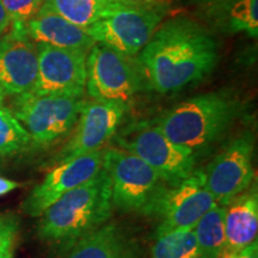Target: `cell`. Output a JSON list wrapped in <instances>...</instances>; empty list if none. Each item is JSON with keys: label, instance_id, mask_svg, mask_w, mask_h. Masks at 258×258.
<instances>
[{"label": "cell", "instance_id": "1", "mask_svg": "<svg viewBox=\"0 0 258 258\" xmlns=\"http://www.w3.org/2000/svg\"><path fill=\"white\" fill-rule=\"evenodd\" d=\"M218 59L212 35L191 19L178 17L158 27L139 53L138 63L151 88L170 93L208 76Z\"/></svg>", "mask_w": 258, "mask_h": 258}, {"label": "cell", "instance_id": "2", "mask_svg": "<svg viewBox=\"0 0 258 258\" xmlns=\"http://www.w3.org/2000/svg\"><path fill=\"white\" fill-rule=\"evenodd\" d=\"M110 182L103 167L92 179L77 186L42 213L37 224L41 240L69 249L111 217Z\"/></svg>", "mask_w": 258, "mask_h": 258}, {"label": "cell", "instance_id": "3", "mask_svg": "<svg viewBox=\"0 0 258 258\" xmlns=\"http://www.w3.org/2000/svg\"><path fill=\"white\" fill-rule=\"evenodd\" d=\"M240 112L235 97L208 92L178 103L152 123L171 141L196 153L224 137Z\"/></svg>", "mask_w": 258, "mask_h": 258}, {"label": "cell", "instance_id": "4", "mask_svg": "<svg viewBox=\"0 0 258 258\" xmlns=\"http://www.w3.org/2000/svg\"><path fill=\"white\" fill-rule=\"evenodd\" d=\"M103 170L110 182L114 208L150 217L157 200L169 185L152 167L121 147L103 150Z\"/></svg>", "mask_w": 258, "mask_h": 258}, {"label": "cell", "instance_id": "5", "mask_svg": "<svg viewBox=\"0 0 258 258\" xmlns=\"http://www.w3.org/2000/svg\"><path fill=\"white\" fill-rule=\"evenodd\" d=\"M165 14L166 4L137 5L120 2L86 31L96 43L135 57L156 32Z\"/></svg>", "mask_w": 258, "mask_h": 258}, {"label": "cell", "instance_id": "6", "mask_svg": "<svg viewBox=\"0 0 258 258\" xmlns=\"http://www.w3.org/2000/svg\"><path fill=\"white\" fill-rule=\"evenodd\" d=\"M115 140L121 148L152 167L169 185L180 182L196 170V153L171 141L152 122L128 125L115 134Z\"/></svg>", "mask_w": 258, "mask_h": 258}, {"label": "cell", "instance_id": "7", "mask_svg": "<svg viewBox=\"0 0 258 258\" xmlns=\"http://www.w3.org/2000/svg\"><path fill=\"white\" fill-rule=\"evenodd\" d=\"M84 99L67 96H16L12 112L31 138V143L46 147L64 137L74 127Z\"/></svg>", "mask_w": 258, "mask_h": 258}, {"label": "cell", "instance_id": "8", "mask_svg": "<svg viewBox=\"0 0 258 258\" xmlns=\"http://www.w3.org/2000/svg\"><path fill=\"white\" fill-rule=\"evenodd\" d=\"M141 72L134 57L95 43L86 56L85 90L92 99L128 106L141 86Z\"/></svg>", "mask_w": 258, "mask_h": 258}, {"label": "cell", "instance_id": "9", "mask_svg": "<svg viewBox=\"0 0 258 258\" xmlns=\"http://www.w3.org/2000/svg\"><path fill=\"white\" fill-rule=\"evenodd\" d=\"M218 205L205 184L203 170L173 185H167L157 200L150 217L159 220L156 235L173 231H192L200 219Z\"/></svg>", "mask_w": 258, "mask_h": 258}, {"label": "cell", "instance_id": "10", "mask_svg": "<svg viewBox=\"0 0 258 258\" xmlns=\"http://www.w3.org/2000/svg\"><path fill=\"white\" fill-rule=\"evenodd\" d=\"M253 137L246 132L226 145L203 170L205 184L218 205H227L253 184Z\"/></svg>", "mask_w": 258, "mask_h": 258}, {"label": "cell", "instance_id": "11", "mask_svg": "<svg viewBox=\"0 0 258 258\" xmlns=\"http://www.w3.org/2000/svg\"><path fill=\"white\" fill-rule=\"evenodd\" d=\"M127 109L121 103L84 99L73 134L54 158V165L103 150L117 133Z\"/></svg>", "mask_w": 258, "mask_h": 258}, {"label": "cell", "instance_id": "12", "mask_svg": "<svg viewBox=\"0 0 258 258\" xmlns=\"http://www.w3.org/2000/svg\"><path fill=\"white\" fill-rule=\"evenodd\" d=\"M37 78L30 92L83 98L86 86L88 53L47 44H37Z\"/></svg>", "mask_w": 258, "mask_h": 258}, {"label": "cell", "instance_id": "13", "mask_svg": "<svg viewBox=\"0 0 258 258\" xmlns=\"http://www.w3.org/2000/svg\"><path fill=\"white\" fill-rule=\"evenodd\" d=\"M102 165L103 150L56 164L24 200L22 211L29 217H41L61 196L92 179L101 171Z\"/></svg>", "mask_w": 258, "mask_h": 258}, {"label": "cell", "instance_id": "14", "mask_svg": "<svg viewBox=\"0 0 258 258\" xmlns=\"http://www.w3.org/2000/svg\"><path fill=\"white\" fill-rule=\"evenodd\" d=\"M37 44L28 35L25 24L12 23L0 37V86L6 95L30 92L37 78Z\"/></svg>", "mask_w": 258, "mask_h": 258}, {"label": "cell", "instance_id": "15", "mask_svg": "<svg viewBox=\"0 0 258 258\" xmlns=\"http://www.w3.org/2000/svg\"><path fill=\"white\" fill-rule=\"evenodd\" d=\"M25 29L36 44H47L62 49L84 50L89 53L96 43L86 29L74 25L60 16L42 9L36 17L25 24Z\"/></svg>", "mask_w": 258, "mask_h": 258}, {"label": "cell", "instance_id": "16", "mask_svg": "<svg viewBox=\"0 0 258 258\" xmlns=\"http://www.w3.org/2000/svg\"><path fill=\"white\" fill-rule=\"evenodd\" d=\"M225 208L226 250H240L257 240L258 192L256 183L231 200Z\"/></svg>", "mask_w": 258, "mask_h": 258}, {"label": "cell", "instance_id": "17", "mask_svg": "<svg viewBox=\"0 0 258 258\" xmlns=\"http://www.w3.org/2000/svg\"><path fill=\"white\" fill-rule=\"evenodd\" d=\"M64 258H134V249L121 226L106 222L73 244Z\"/></svg>", "mask_w": 258, "mask_h": 258}, {"label": "cell", "instance_id": "18", "mask_svg": "<svg viewBox=\"0 0 258 258\" xmlns=\"http://www.w3.org/2000/svg\"><path fill=\"white\" fill-rule=\"evenodd\" d=\"M211 9L213 21L222 31L258 36V0H230Z\"/></svg>", "mask_w": 258, "mask_h": 258}, {"label": "cell", "instance_id": "19", "mask_svg": "<svg viewBox=\"0 0 258 258\" xmlns=\"http://www.w3.org/2000/svg\"><path fill=\"white\" fill-rule=\"evenodd\" d=\"M117 3L120 0H46L42 10L88 29L108 15Z\"/></svg>", "mask_w": 258, "mask_h": 258}, {"label": "cell", "instance_id": "20", "mask_svg": "<svg viewBox=\"0 0 258 258\" xmlns=\"http://www.w3.org/2000/svg\"><path fill=\"white\" fill-rule=\"evenodd\" d=\"M225 208L215 205L202 215L192 232L203 258H219L226 247Z\"/></svg>", "mask_w": 258, "mask_h": 258}, {"label": "cell", "instance_id": "21", "mask_svg": "<svg viewBox=\"0 0 258 258\" xmlns=\"http://www.w3.org/2000/svg\"><path fill=\"white\" fill-rule=\"evenodd\" d=\"M150 258H203L192 231H173L154 237Z\"/></svg>", "mask_w": 258, "mask_h": 258}, {"label": "cell", "instance_id": "22", "mask_svg": "<svg viewBox=\"0 0 258 258\" xmlns=\"http://www.w3.org/2000/svg\"><path fill=\"white\" fill-rule=\"evenodd\" d=\"M31 138L11 109L0 108V157H10L24 151Z\"/></svg>", "mask_w": 258, "mask_h": 258}, {"label": "cell", "instance_id": "23", "mask_svg": "<svg viewBox=\"0 0 258 258\" xmlns=\"http://www.w3.org/2000/svg\"><path fill=\"white\" fill-rule=\"evenodd\" d=\"M12 23L27 24L36 17L46 0H0Z\"/></svg>", "mask_w": 258, "mask_h": 258}, {"label": "cell", "instance_id": "24", "mask_svg": "<svg viewBox=\"0 0 258 258\" xmlns=\"http://www.w3.org/2000/svg\"><path fill=\"white\" fill-rule=\"evenodd\" d=\"M18 224H14L0 235V258L14 257V247Z\"/></svg>", "mask_w": 258, "mask_h": 258}, {"label": "cell", "instance_id": "25", "mask_svg": "<svg viewBox=\"0 0 258 258\" xmlns=\"http://www.w3.org/2000/svg\"><path fill=\"white\" fill-rule=\"evenodd\" d=\"M219 258H258V241L240 250H224Z\"/></svg>", "mask_w": 258, "mask_h": 258}, {"label": "cell", "instance_id": "26", "mask_svg": "<svg viewBox=\"0 0 258 258\" xmlns=\"http://www.w3.org/2000/svg\"><path fill=\"white\" fill-rule=\"evenodd\" d=\"M17 188H19V183L15 182V180L4 178V177H0V196L11 192L12 190Z\"/></svg>", "mask_w": 258, "mask_h": 258}, {"label": "cell", "instance_id": "27", "mask_svg": "<svg viewBox=\"0 0 258 258\" xmlns=\"http://www.w3.org/2000/svg\"><path fill=\"white\" fill-rule=\"evenodd\" d=\"M10 24H11V21H10L9 16H8V14H6L4 8H3L2 2H0V36H2V35L4 34L6 30H8Z\"/></svg>", "mask_w": 258, "mask_h": 258}, {"label": "cell", "instance_id": "28", "mask_svg": "<svg viewBox=\"0 0 258 258\" xmlns=\"http://www.w3.org/2000/svg\"><path fill=\"white\" fill-rule=\"evenodd\" d=\"M16 222H17V219L15 217H11V215H0V235L4 233L10 226L16 224Z\"/></svg>", "mask_w": 258, "mask_h": 258}, {"label": "cell", "instance_id": "29", "mask_svg": "<svg viewBox=\"0 0 258 258\" xmlns=\"http://www.w3.org/2000/svg\"><path fill=\"white\" fill-rule=\"evenodd\" d=\"M120 2L137 5H159L166 4L167 0H120Z\"/></svg>", "mask_w": 258, "mask_h": 258}, {"label": "cell", "instance_id": "30", "mask_svg": "<svg viewBox=\"0 0 258 258\" xmlns=\"http://www.w3.org/2000/svg\"><path fill=\"white\" fill-rule=\"evenodd\" d=\"M192 2L196 3V4L207 6V8H213V6L225 4V3L230 2V0H192Z\"/></svg>", "mask_w": 258, "mask_h": 258}, {"label": "cell", "instance_id": "31", "mask_svg": "<svg viewBox=\"0 0 258 258\" xmlns=\"http://www.w3.org/2000/svg\"><path fill=\"white\" fill-rule=\"evenodd\" d=\"M5 96H6V93H5V91H4V89H3L2 86H0V108H2L3 104H4Z\"/></svg>", "mask_w": 258, "mask_h": 258}, {"label": "cell", "instance_id": "32", "mask_svg": "<svg viewBox=\"0 0 258 258\" xmlns=\"http://www.w3.org/2000/svg\"><path fill=\"white\" fill-rule=\"evenodd\" d=\"M0 158H2V157H0Z\"/></svg>", "mask_w": 258, "mask_h": 258}]
</instances>
